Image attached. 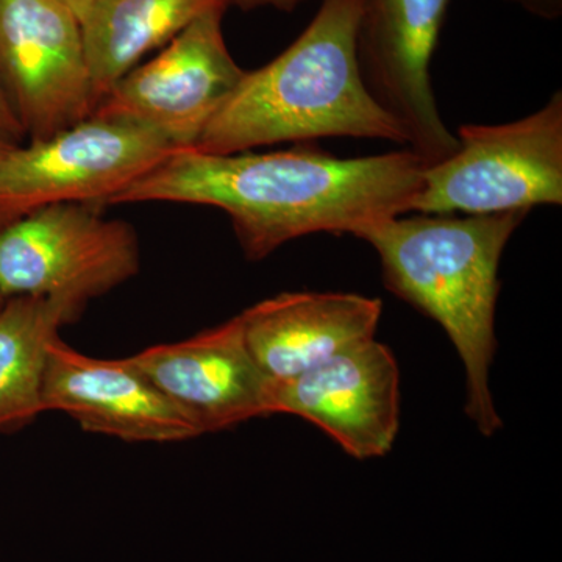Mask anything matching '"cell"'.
Returning a JSON list of instances; mask_svg holds the SVG:
<instances>
[{
    "instance_id": "10",
    "label": "cell",
    "mask_w": 562,
    "mask_h": 562,
    "mask_svg": "<svg viewBox=\"0 0 562 562\" xmlns=\"http://www.w3.org/2000/svg\"><path fill=\"white\" fill-rule=\"evenodd\" d=\"M268 409L312 422L357 460L382 458L401 427L397 360L369 339L294 379L271 380Z\"/></svg>"
},
{
    "instance_id": "16",
    "label": "cell",
    "mask_w": 562,
    "mask_h": 562,
    "mask_svg": "<svg viewBox=\"0 0 562 562\" xmlns=\"http://www.w3.org/2000/svg\"><path fill=\"white\" fill-rule=\"evenodd\" d=\"M522 7L528 13L543 18V20H557L562 11V0H506Z\"/></svg>"
},
{
    "instance_id": "8",
    "label": "cell",
    "mask_w": 562,
    "mask_h": 562,
    "mask_svg": "<svg viewBox=\"0 0 562 562\" xmlns=\"http://www.w3.org/2000/svg\"><path fill=\"white\" fill-rule=\"evenodd\" d=\"M224 11H206L157 57L125 74L92 116L135 122L176 149H192L246 74L225 44Z\"/></svg>"
},
{
    "instance_id": "6",
    "label": "cell",
    "mask_w": 562,
    "mask_h": 562,
    "mask_svg": "<svg viewBox=\"0 0 562 562\" xmlns=\"http://www.w3.org/2000/svg\"><path fill=\"white\" fill-rule=\"evenodd\" d=\"M177 150L144 125L91 116L0 161V231L63 203L106 205Z\"/></svg>"
},
{
    "instance_id": "1",
    "label": "cell",
    "mask_w": 562,
    "mask_h": 562,
    "mask_svg": "<svg viewBox=\"0 0 562 562\" xmlns=\"http://www.w3.org/2000/svg\"><path fill=\"white\" fill-rule=\"evenodd\" d=\"M428 162L406 149L339 158L290 150L216 155L177 149L111 201L213 206L231 217L247 260L314 235L361 238L380 222L412 213Z\"/></svg>"
},
{
    "instance_id": "2",
    "label": "cell",
    "mask_w": 562,
    "mask_h": 562,
    "mask_svg": "<svg viewBox=\"0 0 562 562\" xmlns=\"http://www.w3.org/2000/svg\"><path fill=\"white\" fill-rule=\"evenodd\" d=\"M530 211L397 216L362 233L379 255L386 290L441 325L465 373V414L491 438L503 422L492 397L497 351L498 266Z\"/></svg>"
},
{
    "instance_id": "13",
    "label": "cell",
    "mask_w": 562,
    "mask_h": 562,
    "mask_svg": "<svg viewBox=\"0 0 562 562\" xmlns=\"http://www.w3.org/2000/svg\"><path fill=\"white\" fill-rule=\"evenodd\" d=\"M383 303L350 292H283L238 314L258 368L272 382L312 371L375 338Z\"/></svg>"
},
{
    "instance_id": "18",
    "label": "cell",
    "mask_w": 562,
    "mask_h": 562,
    "mask_svg": "<svg viewBox=\"0 0 562 562\" xmlns=\"http://www.w3.org/2000/svg\"><path fill=\"white\" fill-rule=\"evenodd\" d=\"M303 2H306V0H231V5L241 7L243 10L271 7V9L280 11H292L297 9Z\"/></svg>"
},
{
    "instance_id": "12",
    "label": "cell",
    "mask_w": 562,
    "mask_h": 562,
    "mask_svg": "<svg viewBox=\"0 0 562 562\" xmlns=\"http://www.w3.org/2000/svg\"><path fill=\"white\" fill-rule=\"evenodd\" d=\"M131 361L187 414L201 435L269 416L271 380L251 357L239 316Z\"/></svg>"
},
{
    "instance_id": "9",
    "label": "cell",
    "mask_w": 562,
    "mask_h": 562,
    "mask_svg": "<svg viewBox=\"0 0 562 562\" xmlns=\"http://www.w3.org/2000/svg\"><path fill=\"white\" fill-rule=\"evenodd\" d=\"M449 5L450 0H362L358 29V63L369 94L428 165L460 147L439 114L430 74Z\"/></svg>"
},
{
    "instance_id": "4",
    "label": "cell",
    "mask_w": 562,
    "mask_h": 562,
    "mask_svg": "<svg viewBox=\"0 0 562 562\" xmlns=\"http://www.w3.org/2000/svg\"><path fill=\"white\" fill-rule=\"evenodd\" d=\"M452 157L424 169L412 211L495 214L562 203V94L524 120L465 124Z\"/></svg>"
},
{
    "instance_id": "3",
    "label": "cell",
    "mask_w": 562,
    "mask_h": 562,
    "mask_svg": "<svg viewBox=\"0 0 562 562\" xmlns=\"http://www.w3.org/2000/svg\"><path fill=\"white\" fill-rule=\"evenodd\" d=\"M361 13L362 0H322L286 50L260 69L246 70L192 149L228 155L321 138L408 146L401 125L373 101L362 80Z\"/></svg>"
},
{
    "instance_id": "5",
    "label": "cell",
    "mask_w": 562,
    "mask_h": 562,
    "mask_svg": "<svg viewBox=\"0 0 562 562\" xmlns=\"http://www.w3.org/2000/svg\"><path fill=\"white\" fill-rule=\"evenodd\" d=\"M95 203L35 211L0 231V295L50 299L80 317L87 303L139 271V243Z\"/></svg>"
},
{
    "instance_id": "19",
    "label": "cell",
    "mask_w": 562,
    "mask_h": 562,
    "mask_svg": "<svg viewBox=\"0 0 562 562\" xmlns=\"http://www.w3.org/2000/svg\"><path fill=\"white\" fill-rule=\"evenodd\" d=\"M55 2L66 7L80 21V24H83L94 7L98 5L99 0H55Z\"/></svg>"
},
{
    "instance_id": "14",
    "label": "cell",
    "mask_w": 562,
    "mask_h": 562,
    "mask_svg": "<svg viewBox=\"0 0 562 562\" xmlns=\"http://www.w3.org/2000/svg\"><path fill=\"white\" fill-rule=\"evenodd\" d=\"M228 5L231 0H99L81 24L98 105L147 54L162 49L206 11Z\"/></svg>"
},
{
    "instance_id": "21",
    "label": "cell",
    "mask_w": 562,
    "mask_h": 562,
    "mask_svg": "<svg viewBox=\"0 0 562 562\" xmlns=\"http://www.w3.org/2000/svg\"><path fill=\"white\" fill-rule=\"evenodd\" d=\"M3 301H5V299H3L2 295H0V305H2Z\"/></svg>"
},
{
    "instance_id": "7",
    "label": "cell",
    "mask_w": 562,
    "mask_h": 562,
    "mask_svg": "<svg viewBox=\"0 0 562 562\" xmlns=\"http://www.w3.org/2000/svg\"><path fill=\"white\" fill-rule=\"evenodd\" d=\"M0 83L29 140L98 109L80 21L55 0H0Z\"/></svg>"
},
{
    "instance_id": "11",
    "label": "cell",
    "mask_w": 562,
    "mask_h": 562,
    "mask_svg": "<svg viewBox=\"0 0 562 562\" xmlns=\"http://www.w3.org/2000/svg\"><path fill=\"white\" fill-rule=\"evenodd\" d=\"M44 413L68 414L85 431L127 442H179L201 431L131 361L99 360L63 342L49 344Z\"/></svg>"
},
{
    "instance_id": "20",
    "label": "cell",
    "mask_w": 562,
    "mask_h": 562,
    "mask_svg": "<svg viewBox=\"0 0 562 562\" xmlns=\"http://www.w3.org/2000/svg\"><path fill=\"white\" fill-rule=\"evenodd\" d=\"M20 143V139L14 138V136L10 135L9 132L0 128V161H2L3 158H5L7 155H9L10 151L13 150L14 147H16Z\"/></svg>"
},
{
    "instance_id": "15",
    "label": "cell",
    "mask_w": 562,
    "mask_h": 562,
    "mask_svg": "<svg viewBox=\"0 0 562 562\" xmlns=\"http://www.w3.org/2000/svg\"><path fill=\"white\" fill-rule=\"evenodd\" d=\"M77 319L50 299L16 295L0 305V431L20 430L44 413L49 344Z\"/></svg>"
},
{
    "instance_id": "17",
    "label": "cell",
    "mask_w": 562,
    "mask_h": 562,
    "mask_svg": "<svg viewBox=\"0 0 562 562\" xmlns=\"http://www.w3.org/2000/svg\"><path fill=\"white\" fill-rule=\"evenodd\" d=\"M0 128L9 132L10 135H13L16 139L21 140L24 138V133H22L21 125L18 124L16 117H14L13 110H11L2 83H0Z\"/></svg>"
}]
</instances>
